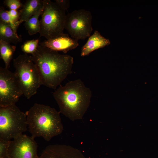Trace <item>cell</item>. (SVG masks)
Segmentation results:
<instances>
[{
	"label": "cell",
	"instance_id": "obj_1",
	"mask_svg": "<svg viewBox=\"0 0 158 158\" xmlns=\"http://www.w3.org/2000/svg\"><path fill=\"white\" fill-rule=\"evenodd\" d=\"M32 61L39 74L42 85L56 90L72 73L73 58L71 56L59 54L39 44L32 55Z\"/></svg>",
	"mask_w": 158,
	"mask_h": 158
},
{
	"label": "cell",
	"instance_id": "obj_2",
	"mask_svg": "<svg viewBox=\"0 0 158 158\" xmlns=\"http://www.w3.org/2000/svg\"><path fill=\"white\" fill-rule=\"evenodd\" d=\"M53 95L59 112L74 121L82 120L90 104L92 92L80 79L71 81L59 87Z\"/></svg>",
	"mask_w": 158,
	"mask_h": 158
},
{
	"label": "cell",
	"instance_id": "obj_3",
	"mask_svg": "<svg viewBox=\"0 0 158 158\" xmlns=\"http://www.w3.org/2000/svg\"><path fill=\"white\" fill-rule=\"evenodd\" d=\"M60 113L49 106L35 104L25 113L31 137L35 139L41 137L49 141L60 134L63 128Z\"/></svg>",
	"mask_w": 158,
	"mask_h": 158
},
{
	"label": "cell",
	"instance_id": "obj_4",
	"mask_svg": "<svg viewBox=\"0 0 158 158\" xmlns=\"http://www.w3.org/2000/svg\"><path fill=\"white\" fill-rule=\"evenodd\" d=\"M13 64L23 95L29 99L36 93L42 85L37 68L31 56L25 54L14 59Z\"/></svg>",
	"mask_w": 158,
	"mask_h": 158
},
{
	"label": "cell",
	"instance_id": "obj_5",
	"mask_svg": "<svg viewBox=\"0 0 158 158\" xmlns=\"http://www.w3.org/2000/svg\"><path fill=\"white\" fill-rule=\"evenodd\" d=\"M43 1L39 32L40 36L49 40L65 35L63 30L66 15V11L56 2L50 0Z\"/></svg>",
	"mask_w": 158,
	"mask_h": 158
},
{
	"label": "cell",
	"instance_id": "obj_6",
	"mask_svg": "<svg viewBox=\"0 0 158 158\" xmlns=\"http://www.w3.org/2000/svg\"><path fill=\"white\" fill-rule=\"evenodd\" d=\"M25 114L16 104L0 107V139L9 141L28 128Z\"/></svg>",
	"mask_w": 158,
	"mask_h": 158
},
{
	"label": "cell",
	"instance_id": "obj_7",
	"mask_svg": "<svg viewBox=\"0 0 158 158\" xmlns=\"http://www.w3.org/2000/svg\"><path fill=\"white\" fill-rule=\"evenodd\" d=\"M91 12L82 9L74 10L66 15L64 29L72 38L85 40L89 37L93 30Z\"/></svg>",
	"mask_w": 158,
	"mask_h": 158
},
{
	"label": "cell",
	"instance_id": "obj_8",
	"mask_svg": "<svg viewBox=\"0 0 158 158\" xmlns=\"http://www.w3.org/2000/svg\"><path fill=\"white\" fill-rule=\"evenodd\" d=\"M23 95L15 73L5 67L0 68V107L15 105Z\"/></svg>",
	"mask_w": 158,
	"mask_h": 158
},
{
	"label": "cell",
	"instance_id": "obj_9",
	"mask_svg": "<svg viewBox=\"0 0 158 158\" xmlns=\"http://www.w3.org/2000/svg\"><path fill=\"white\" fill-rule=\"evenodd\" d=\"M37 147L34 139L22 134L10 141L8 158H37Z\"/></svg>",
	"mask_w": 158,
	"mask_h": 158
},
{
	"label": "cell",
	"instance_id": "obj_10",
	"mask_svg": "<svg viewBox=\"0 0 158 158\" xmlns=\"http://www.w3.org/2000/svg\"><path fill=\"white\" fill-rule=\"evenodd\" d=\"M37 158H86L79 150L65 145L47 146Z\"/></svg>",
	"mask_w": 158,
	"mask_h": 158
},
{
	"label": "cell",
	"instance_id": "obj_11",
	"mask_svg": "<svg viewBox=\"0 0 158 158\" xmlns=\"http://www.w3.org/2000/svg\"><path fill=\"white\" fill-rule=\"evenodd\" d=\"M39 44L52 50L61 51L64 53L76 48L79 45L78 40L70 37L67 34L63 36L47 40Z\"/></svg>",
	"mask_w": 158,
	"mask_h": 158
},
{
	"label": "cell",
	"instance_id": "obj_12",
	"mask_svg": "<svg viewBox=\"0 0 158 158\" xmlns=\"http://www.w3.org/2000/svg\"><path fill=\"white\" fill-rule=\"evenodd\" d=\"M88 37L87 42L81 48L80 53L81 56H88L92 52L110 44L109 40L102 36L97 30H95Z\"/></svg>",
	"mask_w": 158,
	"mask_h": 158
},
{
	"label": "cell",
	"instance_id": "obj_13",
	"mask_svg": "<svg viewBox=\"0 0 158 158\" xmlns=\"http://www.w3.org/2000/svg\"><path fill=\"white\" fill-rule=\"evenodd\" d=\"M43 6V0H27L19 11L20 16L19 21L20 23L28 20Z\"/></svg>",
	"mask_w": 158,
	"mask_h": 158
},
{
	"label": "cell",
	"instance_id": "obj_14",
	"mask_svg": "<svg viewBox=\"0 0 158 158\" xmlns=\"http://www.w3.org/2000/svg\"><path fill=\"white\" fill-rule=\"evenodd\" d=\"M21 36L18 35L8 24L0 21V40L10 43L17 44L22 41Z\"/></svg>",
	"mask_w": 158,
	"mask_h": 158
},
{
	"label": "cell",
	"instance_id": "obj_15",
	"mask_svg": "<svg viewBox=\"0 0 158 158\" xmlns=\"http://www.w3.org/2000/svg\"><path fill=\"white\" fill-rule=\"evenodd\" d=\"M16 48V46L0 40V57L4 61L6 68H9Z\"/></svg>",
	"mask_w": 158,
	"mask_h": 158
},
{
	"label": "cell",
	"instance_id": "obj_16",
	"mask_svg": "<svg viewBox=\"0 0 158 158\" xmlns=\"http://www.w3.org/2000/svg\"><path fill=\"white\" fill-rule=\"evenodd\" d=\"M43 9V7L25 22L24 26L30 35H33L40 32V22L39 18L42 13Z\"/></svg>",
	"mask_w": 158,
	"mask_h": 158
},
{
	"label": "cell",
	"instance_id": "obj_17",
	"mask_svg": "<svg viewBox=\"0 0 158 158\" xmlns=\"http://www.w3.org/2000/svg\"><path fill=\"white\" fill-rule=\"evenodd\" d=\"M0 21L8 25L17 33V29L20 23L19 21H14L10 16L8 11L5 10L4 7L1 6L0 8Z\"/></svg>",
	"mask_w": 158,
	"mask_h": 158
},
{
	"label": "cell",
	"instance_id": "obj_18",
	"mask_svg": "<svg viewBox=\"0 0 158 158\" xmlns=\"http://www.w3.org/2000/svg\"><path fill=\"white\" fill-rule=\"evenodd\" d=\"M39 43L38 39L26 41L21 46L22 51L25 54L32 55L36 51L39 45Z\"/></svg>",
	"mask_w": 158,
	"mask_h": 158
},
{
	"label": "cell",
	"instance_id": "obj_19",
	"mask_svg": "<svg viewBox=\"0 0 158 158\" xmlns=\"http://www.w3.org/2000/svg\"><path fill=\"white\" fill-rule=\"evenodd\" d=\"M9 141L0 139V158H8Z\"/></svg>",
	"mask_w": 158,
	"mask_h": 158
},
{
	"label": "cell",
	"instance_id": "obj_20",
	"mask_svg": "<svg viewBox=\"0 0 158 158\" xmlns=\"http://www.w3.org/2000/svg\"><path fill=\"white\" fill-rule=\"evenodd\" d=\"M4 3L10 9L16 10L23 7V5L19 0H5Z\"/></svg>",
	"mask_w": 158,
	"mask_h": 158
},
{
	"label": "cell",
	"instance_id": "obj_21",
	"mask_svg": "<svg viewBox=\"0 0 158 158\" xmlns=\"http://www.w3.org/2000/svg\"><path fill=\"white\" fill-rule=\"evenodd\" d=\"M55 2L65 11L67 10L70 6V1L68 0H55Z\"/></svg>",
	"mask_w": 158,
	"mask_h": 158
},
{
	"label": "cell",
	"instance_id": "obj_22",
	"mask_svg": "<svg viewBox=\"0 0 158 158\" xmlns=\"http://www.w3.org/2000/svg\"><path fill=\"white\" fill-rule=\"evenodd\" d=\"M8 13L11 18L15 21H19L20 14V12L16 10L10 9L8 11Z\"/></svg>",
	"mask_w": 158,
	"mask_h": 158
}]
</instances>
